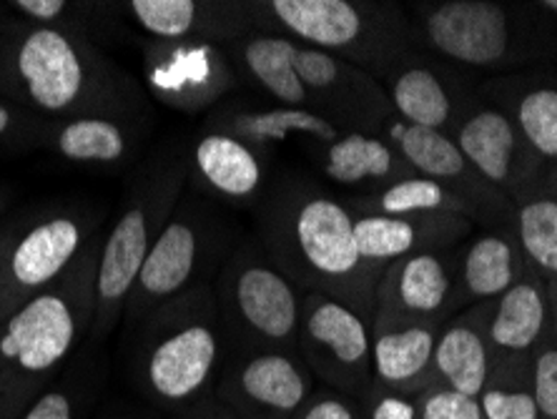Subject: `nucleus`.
I'll use <instances>...</instances> for the list:
<instances>
[{"instance_id": "dca6fc26", "label": "nucleus", "mask_w": 557, "mask_h": 419, "mask_svg": "<svg viewBox=\"0 0 557 419\" xmlns=\"http://www.w3.org/2000/svg\"><path fill=\"white\" fill-rule=\"evenodd\" d=\"M144 123L124 116H76L48 121L44 151L91 169H121L136 159Z\"/></svg>"}, {"instance_id": "9b49d317", "label": "nucleus", "mask_w": 557, "mask_h": 419, "mask_svg": "<svg viewBox=\"0 0 557 419\" xmlns=\"http://www.w3.org/2000/svg\"><path fill=\"white\" fill-rule=\"evenodd\" d=\"M131 19L163 44H234L251 33H276L264 3H199V0H128Z\"/></svg>"}, {"instance_id": "c85d7f7f", "label": "nucleus", "mask_w": 557, "mask_h": 419, "mask_svg": "<svg viewBox=\"0 0 557 419\" xmlns=\"http://www.w3.org/2000/svg\"><path fill=\"white\" fill-rule=\"evenodd\" d=\"M389 138L395 144V149H399V153L414 169H420L430 178H455L467 167L457 144H453L445 134H440L434 128H422L399 121L389 128Z\"/></svg>"}, {"instance_id": "4be33fe9", "label": "nucleus", "mask_w": 557, "mask_h": 419, "mask_svg": "<svg viewBox=\"0 0 557 419\" xmlns=\"http://www.w3.org/2000/svg\"><path fill=\"white\" fill-rule=\"evenodd\" d=\"M8 11L21 21L73 33L96 46L113 36L121 19H126L124 3H96V0H11Z\"/></svg>"}, {"instance_id": "7ed1b4c3", "label": "nucleus", "mask_w": 557, "mask_h": 419, "mask_svg": "<svg viewBox=\"0 0 557 419\" xmlns=\"http://www.w3.org/2000/svg\"><path fill=\"white\" fill-rule=\"evenodd\" d=\"M106 226L71 269L0 322V419H15L88 342Z\"/></svg>"}, {"instance_id": "412c9836", "label": "nucleus", "mask_w": 557, "mask_h": 419, "mask_svg": "<svg viewBox=\"0 0 557 419\" xmlns=\"http://www.w3.org/2000/svg\"><path fill=\"white\" fill-rule=\"evenodd\" d=\"M449 292L445 261L434 254H414L392 267L376 286L380 311L389 317H420L437 311Z\"/></svg>"}, {"instance_id": "2eb2a0df", "label": "nucleus", "mask_w": 557, "mask_h": 419, "mask_svg": "<svg viewBox=\"0 0 557 419\" xmlns=\"http://www.w3.org/2000/svg\"><path fill=\"white\" fill-rule=\"evenodd\" d=\"M432 46L447 59L467 65H493L507 51L505 11L480 0H453L434 8L428 19Z\"/></svg>"}, {"instance_id": "ea45409f", "label": "nucleus", "mask_w": 557, "mask_h": 419, "mask_svg": "<svg viewBox=\"0 0 557 419\" xmlns=\"http://www.w3.org/2000/svg\"><path fill=\"white\" fill-rule=\"evenodd\" d=\"M91 419H166V415H161L159 409H153L151 405H146L134 394H111L101 402V407L96 409V415Z\"/></svg>"}, {"instance_id": "37998d69", "label": "nucleus", "mask_w": 557, "mask_h": 419, "mask_svg": "<svg viewBox=\"0 0 557 419\" xmlns=\"http://www.w3.org/2000/svg\"><path fill=\"white\" fill-rule=\"evenodd\" d=\"M11 21H13V13L8 11V3H0V40H3L8 26H11Z\"/></svg>"}, {"instance_id": "f3484780", "label": "nucleus", "mask_w": 557, "mask_h": 419, "mask_svg": "<svg viewBox=\"0 0 557 419\" xmlns=\"http://www.w3.org/2000/svg\"><path fill=\"white\" fill-rule=\"evenodd\" d=\"M111 387V357L106 344L86 342L71 365L33 397L15 419H91Z\"/></svg>"}, {"instance_id": "a878e982", "label": "nucleus", "mask_w": 557, "mask_h": 419, "mask_svg": "<svg viewBox=\"0 0 557 419\" xmlns=\"http://www.w3.org/2000/svg\"><path fill=\"white\" fill-rule=\"evenodd\" d=\"M545 324V301L537 286L512 284L503 294L499 307L490 324V340L497 349L522 352L530 349L543 332Z\"/></svg>"}, {"instance_id": "e433bc0d", "label": "nucleus", "mask_w": 557, "mask_h": 419, "mask_svg": "<svg viewBox=\"0 0 557 419\" xmlns=\"http://www.w3.org/2000/svg\"><path fill=\"white\" fill-rule=\"evenodd\" d=\"M480 407L485 419H540L537 402L528 390L485 387L480 394Z\"/></svg>"}, {"instance_id": "79ce46f5", "label": "nucleus", "mask_w": 557, "mask_h": 419, "mask_svg": "<svg viewBox=\"0 0 557 419\" xmlns=\"http://www.w3.org/2000/svg\"><path fill=\"white\" fill-rule=\"evenodd\" d=\"M13 309H18V301H15L11 284H8L3 269H0V322H3V319L11 315Z\"/></svg>"}, {"instance_id": "1a4fd4ad", "label": "nucleus", "mask_w": 557, "mask_h": 419, "mask_svg": "<svg viewBox=\"0 0 557 419\" xmlns=\"http://www.w3.org/2000/svg\"><path fill=\"white\" fill-rule=\"evenodd\" d=\"M297 352L322 387L357 399L372 390V330L347 304L305 292Z\"/></svg>"}, {"instance_id": "f257e3e1", "label": "nucleus", "mask_w": 557, "mask_h": 419, "mask_svg": "<svg viewBox=\"0 0 557 419\" xmlns=\"http://www.w3.org/2000/svg\"><path fill=\"white\" fill-rule=\"evenodd\" d=\"M0 94L46 121L144 119V94L101 46L15 19L0 40Z\"/></svg>"}, {"instance_id": "9d476101", "label": "nucleus", "mask_w": 557, "mask_h": 419, "mask_svg": "<svg viewBox=\"0 0 557 419\" xmlns=\"http://www.w3.org/2000/svg\"><path fill=\"white\" fill-rule=\"evenodd\" d=\"M317 390L311 369L289 349H228L214 397L247 419H292Z\"/></svg>"}, {"instance_id": "cd10ccee", "label": "nucleus", "mask_w": 557, "mask_h": 419, "mask_svg": "<svg viewBox=\"0 0 557 419\" xmlns=\"http://www.w3.org/2000/svg\"><path fill=\"white\" fill-rule=\"evenodd\" d=\"M355 213V211H351ZM355 239L359 257L370 267H382L387 261L405 259L420 242V224L405 217H384V213L357 211Z\"/></svg>"}, {"instance_id": "f704fd0d", "label": "nucleus", "mask_w": 557, "mask_h": 419, "mask_svg": "<svg viewBox=\"0 0 557 419\" xmlns=\"http://www.w3.org/2000/svg\"><path fill=\"white\" fill-rule=\"evenodd\" d=\"M417 419H485L482 417L480 399L465 397V394L432 387L417 399Z\"/></svg>"}, {"instance_id": "b1692460", "label": "nucleus", "mask_w": 557, "mask_h": 419, "mask_svg": "<svg viewBox=\"0 0 557 419\" xmlns=\"http://www.w3.org/2000/svg\"><path fill=\"white\" fill-rule=\"evenodd\" d=\"M322 174L339 186L384 181L395 174V151L382 138L351 131L324 146Z\"/></svg>"}, {"instance_id": "a19ab883", "label": "nucleus", "mask_w": 557, "mask_h": 419, "mask_svg": "<svg viewBox=\"0 0 557 419\" xmlns=\"http://www.w3.org/2000/svg\"><path fill=\"white\" fill-rule=\"evenodd\" d=\"M166 419H247L242 417L239 412H234L232 407H226L224 402H219L214 397V392L207 394V397L191 402V405H186L184 409H178V412L169 415Z\"/></svg>"}, {"instance_id": "a211bd4d", "label": "nucleus", "mask_w": 557, "mask_h": 419, "mask_svg": "<svg viewBox=\"0 0 557 419\" xmlns=\"http://www.w3.org/2000/svg\"><path fill=\"white\" fill-rule=\"evenodd\" d=\"M437 334L432 326L376 315L372 326V387L414 394L432 367Z\"/></svg>"}, {"instance_id": "72a5a7b5", "label": "nucleus", "mask_w": 557, "mask_h": 419, "mask_svg": "<svg viewBox=\"0 0 557 419\" xmlns=\"http://www.w3.org/2000/svg\"><path fill=\"white\" fill-rule=\"evenodd\" d=\"M48 121L0 94V159L44 149Z\"/></svg>"}, {"instance_id": "0eeeda50", "label": "nucleus", "mask_w": 557, "mask_h": 419, "mask_svg": "<svg viewBox=\"0 0 557 419\" xmlns=\"http://www.w3.org/2000/svg\"><path fill=\"white\" fill-rule=\"evenodd\" d=\"M226 234L224 221L214 211L182 196L138 271L121 330L134 326L159 304L178 297L191 286L209 284L207 271L216 264L224 267L221 254L226 249Z\"/></svg>"}, {"instance_id": "4468645a", "label": "nucleus", "mask_w": 557, "mask_h": 419, "mask_svg": "<svg viewBox=\"0 0 557 419\" xmlns=\"http://www.w3.org/2000/svg\"><path fill=\"white\" fill-rule=\"evenodd\" d=\"M188 176L216 199L249 204L264 192L267 151L224 131H207L188 151Z\"/></svg>"}, {"instance_id": "4c0bfd02", "label": "nucleus", "mask_w": 557, "mask_h": 419, "mask_svg": "<svg viewBox=\"0 0 557 419\" xmlns=\"http://www.w3.org/2000/svg\"><path fill=\"white\" fill-rule=\"evenodd\" d=\"M532 397L540 417L557 419V349H545L532 367Z\"/></svg>"}, {"instance_id": "ddd939ff", "label": "nucleus", "mask_w": 557, "mask_h": 419, "mask_svg": "<svg viewBox=\"0 0 557 419\" xmlns=\"http://www.w3.org/2000/svg\"><path fill=\"white\" fill-rule=\"evenodd\" d=\"M272 26L301 46L337 59H367L372 21L367 5L351 0H272L264 3Z\"/></svg>"}, {"instance_id": "7c9ffc66", "label": "nucleus", "mask_w": 557, "mask_h": 419, "mask_svg": "<svg viewBox=\"0 0 557 419\" xmlns=\"http://www.w3.org/2000/svg\"><path fill=\"white\" fill-rule=\"evenodd\" d=\"M449 204V196L434 178H403L389 184L384 192L367 196L357 204V211L370 213H384V217H405L409 219L412 213L420 211H434L445 209Z\"/></svg>"}, {"instance_id": "aec40b11", "label": "nucleus", "mask_w": 557, "mask_h": 419, "mask_svg": "<svg viewBox=\"0 0 557 419\" xmlns=\"http://www.w3.org/2000/svg\"><path fill=\"white\" fill-rule=\"evenodd\" d=\"M214 131H224L257 149H269L292 136H307L317 144H332L342 136V123L332 121L314 109L294 106H269V109H226L211 119Z\"/></svg>"}, {"instance_id": "5701e85b", "label": "nucleus", "mask_w": 557, "mask_h": 419, "mask_svg": "<svg viewBox=\"0 0 557 419\" xmlns=\"http://www.w3.org/2000/svg\"><path fill=\"white\" fill-rule=\"evenodd\" d=\"M432 367L445 380L442 387L480 399L490 382L487 344L470 324L449 326L445 334L437 336Z\"/></svg>"}, {"instance_id": "f03ea898", "label": "nucleus", "mask_w": 557, "mask_h": 419, "mask_svg": "<svg viewBox=\"0 0 557 419\" xmlns=\"http://www.w3.org/2000/svg\"><path fill=\"white\" fill-rule=\"evenodd\" d=\"M121 369L128 392L161 415H174L214 392L228 355L214 284H196L121 330Z\"/></svg>"}, {"instance_id": "a18cd8bd", "label": "nucleus", "mask_w": 557, "mask_h": 419, "mask_svg": "<svg viewBox=\"0 0 557 419\" xmlns=\"http://www.w3.org/2000/svg\"><path fill=\"white\" fill-rule=\"evenodd\" d=\"M545 8H550V11L557 13V0H547V3H543Z\"/></svg>"}, {"instance_id": "c03bdc74", "label": "nucleus", "mask_w": 557, "mask_h": 419, "mask_svg": "<svg viewBox=\"0 0 557 419\" xmlns=\"http://www.w3.org/2000/svg\"><path fill=\"white\" fill-rule=\"evenodd\" d=\"M5 207H8V192H5L3 186H0V219H3Z\"/></svg>"}, {"instance_id": "c9c22d12", "label": "nucleus", "mask_w": 557, "mask_h": 419, "mask_svg": "<svg viewBox=\"0 0 557 419\" xmlns=\"http://www.w3.org/2000/svg\"><path fill=\"white\" fill-rule=\"evenodd\" d=\"M292 419H367V415L362 399L319 384Z\"/></svg>"}, {"instance_id": "6ab92c4d", "label": "nucleus", "mask_w": 557, "mask_h": 419, "mask_svg": "<svg viewBox=\"0 0 557 419\" xmlns=\"http://www.w3.org/2000/svg\"><path fill=\"white\" fill-rule=\"evenodd\" d=\"M299 44L282 33H251L228 44L226 59L232 69L242 71L253 86L274 98L278 106L314 109L309 90L297 73Z\"/></svg>"}, {"instance_id": "f8f14e48", "label": "nucleus", "mask_w": 557, "mask_h": 419, "mask_svg": "<svg viewBox=\"0 0 557 419\" xmlns=\"http://www.w3.org/2000/svg\"><path fill=\"white\" fill-rule=\"evenodd\" d=\"M144 78L151 94L182 111L207 109L232 84L226 53L209 44H163L144 48Z\"/></svg>"}, {"instance_id": "39448f33", "label": "nucleus", "mask_w": 557, "mask_h": 419, "mask_svg": "<svg viewBox=\"0 0 557 419\" xmlns=\"http://www.w3.org/2000/svg\"><path fill=\"white\" fill-rule=\"evenodd\" d=\"M186 176L188 153L182 146H163L134 171L116 219L103 234L88 342L106 344L121 330L128 294L156 239L182 201Z\"/></svg>"}, {"instance_id": "c756f323", "label": "nucleus", "mask_w": 557, "mask_h": 419, "mask_svg": "<svg viewBox=\"0 0 557 419\" xmlns=\"http://www.w3.org/2000/svg\"><path fill=\"white\" fill-rule=\"evenodd\" d=\"M465 284L472 297H497L515 284V251L499 236H482L465 257Z\"/></svg>"}, {"instance_id": "58836bf2", "label": "nucleus", "mask_w": 557, "mask_h": 419, "mask_svg": "<svg viewBox=\"0 0 557 419\" xmlns=\"http://www.w3.org/2000/svg\"><path fill=\"white\" fill-rule=\"evenodd\" d=\"M362 402L367 419H417V399L409 394L372 387Z\"/></svg>"}, {"instance_id": "423d86ee", "label": "nucleus", "mask_w": 557, "mask_h": 419, "mask_svg": "<svg viewBox=\"0 0 557 419\" xmlns=\"http://www.w3.org/2000/svg\"><path fill=\"white\" fill-rule=\"evenodd\" d=\"M228 334V349L297 352L305 292L278 269L261 246L234 249L214 284Z\"/></svg>"}, {"instance_id": "473e14b6", "label": "nucleus", "mask_w": 557, "mask_h": 419, "mask_svg": "<svg viewBox=\"0 0 557 419\" xmlns=\"http://www.w3.org/2000/svg\"><path fill=\"white\" fill-rule=\"evenodd\" d=\"M518 121L532 149L557 159V90L537 88L520 101Z\"/></svg>"}, {"instance_id": "20e7f679", "label": "nucleus", "mask_w": 557, "mask_h": 419, "mask_svg": "<svg viewBox=\"0 0 557 419\" xmlns=\"http://www.w3.org/2000/svg\"><path fill=\"white\" fill-rule=\"evenodd\" d=\"M261 236L269 259L299 289L326 294L362 317L370 315L380 269L359 257L355 213L347 204L305 184L284 186L267 204Z\"/></svg>"}, {"instance_id": "393cba45", "label": "nucleus", "mask_w": 557, "mask_h": 419, "mask_svg": "<svg viewBox=\"0 0 557 419\" xmlns=\"http://www.w3.org/2000/svg\"><path fill=\"white\" fill-rule=\"evenodd\" d=\"M457 149L487 181L503 184L510 174L518 138H515L512 123L503 113L480 111L460 128Z\"/></svg>"}, {"instance_id": "2f4dec72", "label": "nucleus", "mask_w": 557, "mask_h": 419, "mask_svg": "<svg viewBox=\"0 0 557 419\" xmlns=\"http://www.w3.org/2000/svg\"><path fill=\"white\" fill-rule=\"evenodd\" d=\"M520 242L530 259L557 271V201H532L520 209Z\"/></svg>"}, {"instance_id": "bb28decb", "label": "nucleus", "mask_w": 557, "mask_h": 419, "mask_svg": "<svg viewBox=\"0 0 557 419\" xmlns=\"http://www.w3.org/2000/svg\"><path fill=\"white\" fill-rule=\"evenodd\" d=\"M392 103L405 123L440 131L449 119V96L432 71L414 65L392 81Z\"/></svg>"}, {"instance_id": "6e6552de", "label": "nucleus", "mask_w": 557, "mask_h": 419, "mask_svg": "<svg viewBox=\"0 0 557 419\" xmlns=\"http://www.w3.org/2000/svg\"><path fill=\"white\" fill-rule=\"evenodd\" d=\"M101 229V211L71 204L28 211L0 229V269L18 307L59 282Z\"/></svg>"}]
</instances>
